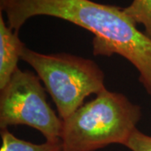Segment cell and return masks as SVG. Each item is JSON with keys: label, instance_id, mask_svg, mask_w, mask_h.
Segmentation results:
<instances>
[{"label": "cell", "instance_id": "cell-9", "mask_svg": "<svg viewBox=\"0 0 151 151\" xmlns=\"http://www.w3.org/2000/svg\"><path fill=\"white\" fill-rule=\"evenodd\" d=\"M13 1L14 0H0V10H1V12H3L4 9H5L6 6Z\"/></svg>", "mask_w": 151, "mask_h": 151}, {"label": "cell", "instance_id": "cell-7", "mask_svg": "<svg viewBox=\"0 0 151 151\" xmlns=\"http://www.w3.org/2000/svg\"><path fill=\"white\" fill-rule=\"evenodd\" d=\"M123 10L136 24L145 27V34L151 40V0H133Z\"/></svg>", "mask_w": 151, "mask_h": 151}, {"label": "cell", "instance_id": "cell-4", "mask_svg": "<svg viewBox=\"0 0 151 151\" xmlns=\"http://www.w3.org/2000/svg\"><path fill=\"white\" fill-rule=\"evenodd\" d=\"M27 125L47 141L60 139L62 120L50 108L40 77L18 68L0 94V129Z\"/></svg>", "mask_w": 151, "mask_h": 151}, {"label": "cell", "instance_id": "cell-6", "mask_svg": "<svg viewBox=\"0 0 151 151\" xmlns=\"http://www.w3.org/2000/svg\"><path fill=\"white\" fill-rule=\"evenodd\" d=\"M0 134L2 139L0 151H62L60 139L34 144L17 138L8 129H2Z\"/></svg>", "mask_w": 151, "mask_h": 151}, {"label": "cell", "instance_id": "cell-1", "mask_svg": "<svg viewBox=\"0 0 151 151\" xmlns=\"http://www.w3.org/2000/svg\"><path fill=\"white\" fill-rule=\"evenodd\" d=\"M4 11L9 27L17 33L29 18L38 15L55 17L89 30L94 35V55L117 54L128 60L151 96V40L123 8L92 0H14Z\"/></svg>", "mask_w": 151, "mask_h": 151}, {"label": "cell", "instance_id": "cell-2", "mask_svg": "<svg viewBox=\"0 0 151 151\" xmlns=\"http://www.w3.org/2000/svg\"><path fill=\"white\" fill-rule=\"evenodd\" d=\"M141 116L139 105L106 89L62 120V151H96L113 144L124 145Z\"/></svg>", "mask_w": 151, "mask_h": 151}, {"label": "cell", "instance_id": "cell-8", "mask_svg": "<svg viewBox=\"0 0 151 151\" xmlns=\"http://www.w3.org/2000/svg\"><path fill=\"white\" fill-rule=\"evenodd\" d=\"M124 146L131 151H151V136L145 134L136 129Z\"/></svg>", "mask_w": 151, "mask_h": 151}, {"label": "cell", "instance_id": "cell-3", "mask_svg": "<svg viewBox=\"0 0 151 151\" xmlns=\"http://www.w3.org/2000/svg\"><path fill=\"white\" fill-rule=\"evenodd\" d=\"M21 60L44 82L61 120L81 108L86 97L107 89L103 71L92 60L65 53L41 54L26 46Z\"/></svg>", "mask_w": 151, "mask_h": 151}, {"label": "cell", "instance_id": "cell-5", "mask_svg": "<svg viewBox=\"0 0 151 151\" xmlns=\"http://www.w3.org/2000/svg\"><path fill=\"white\" fill-rule=\"evenodd\" d=\"M25 47L18 33L6 24L0 14V90L8 84L13 74L19 68L18 62Z\"/></svg>", "mask_w": 151, "mask_h": 151}]
</instances>
